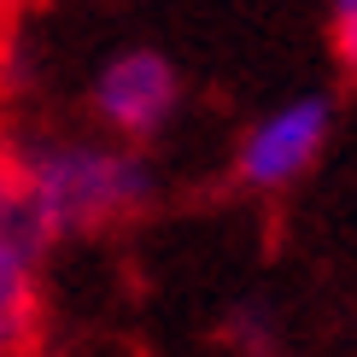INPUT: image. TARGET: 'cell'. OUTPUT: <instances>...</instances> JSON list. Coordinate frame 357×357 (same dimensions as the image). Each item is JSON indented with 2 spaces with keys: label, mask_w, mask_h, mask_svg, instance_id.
Segmentation results:
<instances>
[{
  "label": "cell",
  "mask_w": 357,
  "mask_h": 357,
  "mask_svg": "<svg viewBox=\"0 0 357 357\" xmlns=\"http://www.w3.org/2000/svg\"><path fill=\"white\" fill-rule=\"evenodd\" d=\"M12 165L24 176L29 205L41 211L53 241L100 234L117 222L141 217L153 205V165L141 158L135 141L117 135H47L12 146Z\"/></svg>",
  "instance_id": "1"
},
{
  "label": "cell",
  "mask_w": 357,
  "mask_h": 357,
  "mask_svg": "<svg viewBox=\"0 0 357 357\" xmlns=\"http://www.w3.org/2000/svg\"><path fill=\"white\" fill-rule=\"evenodd\" d=\"M59 241L29 205L12 146H0V357H24L41 322V264Z\"/></svg>",
  "instance_id": "2"
},
{
  "label": "cell",
  "mask_w": 357,
  "mask_h": 357,
  "mask_svg": "<svg viewBox=\"0 0 357 357\" xmlns=\"http://www.w3.org/2000/svg\"><path fill=\"white\" fill-rule=\"evenodd\" d=\"M88 106H94V123L106 135L141 146L170 129L176 106H182V70L158 47H123L94 70Z\"/></svg>",
  "instance_id": "3"
},
{
  "label": "cell",
  "mask_w": 357,
  "mask_h": 357,
  "mask_svg": "<svg viewBox=\"0 0 357 357\" xmlns=\"http://www.w3.org/2000/svg\"><path fill=\"white\" fill-rule=\"evenodd\" d=\"M328 123H334V106L322 94H299V100L270 106L241 135V146H234V176H241V188H252V193L293 188L322 158V146H328Z\"/></svg>",
  "instance_id": "4"
},
{
  "label": "cell",
  "mask_w": 357,
  "mask_h": 357,
  "mask_svg": "<svg viewBox=\"0 0 357 357\" xmlns=\"http://www.w3.org/2000/svg\"><path fill=\"white\" fill-rule=\"evenodd\" d=\"M328 29H334L340 65L357 77V0H328Z\"/></svg>",
  "instance_id": "5"
},
{
  "label": "cell",
  "mask_w": 357,
  "mask_h": 357,
  "mask_svg": "<svg viewBox=\"0 0 357 357\" xmlns=\"http://www.w3.org/2000/svg\"><path fill=\"white\" fill-rule=\"evenodd\" d=\"M12 6H29V0H0V12H12Z\"/></svg>",
  "instance_id": "6"
}]
</instances>
